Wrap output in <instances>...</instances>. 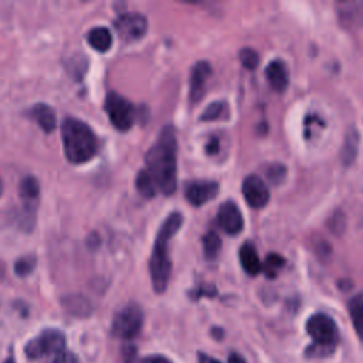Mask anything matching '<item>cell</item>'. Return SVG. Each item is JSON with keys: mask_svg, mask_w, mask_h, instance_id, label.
Listing matches in <instances>:
<instances>
[{"mask_svg": "<svg viewBox=\"0 0 363 363\" xmlns=\"http://www.w3.org/2000/svg\"><path fill=\"white\" fill-rule=\"evenodd\" d=\"M176 153L177 140L174 129L164 126L145 156V170L153 179L157 190L166 196L173 194L177 184Z\"/></svg>", "mask_w": 363, "mask_h": 363, "instance_id": "6da1fadb", "label": "cell"}, {"mask_svg": "<svg viewBox=\"0 0 363 363\" xmlns=\"http://www.w3.org/2000/svg\"><path fill=\"white\" fill-rule=\"evenodd\" d=\"M183 223V216L179 211L172 213L160 225L153 248L149 259V272L150 281L155 292L162 294L167 289L170 274H172V262L169 254V244L172 237L180 230Z\"/></svg>", "mask_w": 363, "mask_h": 363, "instance_id": "7a4b0ae2", "label": "cell"}, {"mask_svg": "<svg viewBox=\"0 0 363 363\" xmlns=\"http://www.w3.org/2000/svg\"><path fill=\"white\" fill-rule=\"evenodd\" d=\"M61 142L65 159L72 164H82L98 153V138L92 128L74 116H67L61 123Z\"/></svg>", "mask_w": 363, "mask_h": 363, "instance_id": "3957f363", "label": "cell"}, {"mask_svg": "<svg viewBox=\"0 0 363 363\" xmlns=\"http://www.w3.org/2000/svg\"><path fill=\"white\" fill-rule=\"evenodd\" d=\"M306 332L312 339V345L308 349L311 356H328L330 354L337 342L339 330L335 320L325 313H315L306 320Z\"/></svg>", "mask_w": 363, "mask_h": 363, "instance_id": "277c9868", "label": "cell"}, {"mask_svg": "<svg viewBox=\"0 0 363 363\" xmlns=\"http://www.w3.org/2000/svg\"><path fill=\"white\" fill-rule=\"evenodd\" d=\"M104 109L108 115V119L111 121L112 126L119 132L129 130L136 118V109L132 105L130 101H128L121 94L111 91L108 92L104 104Z\"/></svg>", "mask_w": 363, "mask_h": 363, "instance_id": "5b68a950", "label": "cell"}, {"mask_svg": "<svg viewBox=\"0 0 363 363\" xmlns=\"http://www.w3.org/2000/svg\"><path fill=\"white\" fill-rule=\"evenodd\" d=\"M24 350L28 359H41L51 354L57 356L65 350V336L58 329H44L26 345Z\"/></svg>", "mask_w": 363, "mask_h": 363, "instance_id": "8992f818", "label": "cell"}, {"mask_svg": "<svg viewBox=\"0 0 363 363\" xmlns=\"http://www.w3.org/2000/svg\"><path fill=\"white\" fill-rule=\"evenodd\" d=\"M143 325V312L139 305L128 303L121 308L112 319V333L119 339H133Z\"/></svg>", "mask_w": 363, "mask_h": 363, "instance_id": "52a82bcc", "label": "cell"}, {"mask_svg": "<svg viewBox=\"0 0 363 363\" xmlns=\"http://www.w3.org/2000/svg\"><path fill=\"white\" fill-rule=\"evenodd\" d=\"M121 40L132 43L140 40L147 31V20L139 13H123L113 21Z\"/></svg>", "mask_w": 363, "mask_h": 363, "instance_id": "ba28073f", "label": "cell"}, {"mask_svg": "<svg viewBox=\"0 0 363 363\" xmlns=\"http://www.w3.org/2000/svg\"><path fill=\"white\" fill-rule=\"evenodd\" d=\"M242 196L252 208H262L269 201L268 186L257 174H248L242 180Z\"/></svg>", "mask_w": 363, "mask_h": 363, "instance_id": "9c48e42d", "label": "cell"}, {"mask_svg": "<svg viewBox=\"0 0 363 363\" xmlns=\"http://www.w3.org/2000/svg\"><path fill=\"white\" fill-rule=\"evenodd\" d=\"M217 224L218 227L230 234L235 235L238 234L244 227V220L241 216L240 208L233 201H225L217 211Z\"/></svg>", "mask_w": 363, "mask_h": 363, "instance_id": "30bf717a", "label": "cell"}, {"mask_svg": "<svg viewBox=\"0 0 363 363\" xmlns=\"http://www.w3.org/2000/svg\"><path fill=\"white\" fill-rule=\"evenodd\" d=\"M210 74H211V65L207 61H199L191 68L190 81H189V99L191 104H196L203 98L206 82Z\"/></svg>", "mask_w": 363, "mask_h": 363, "instance_id": "8fae6325", "label": "cell"}, {"mask_svg": "<svg viewBox=\"0 0 363 363\" xmlns=\"http://www.w3.org/2000/svg\"><path fill=\"white\" fill-rule=\"evenodd\" d=\"M218 193L216 182H191L186 186V199L196 207L214 199Z\"/></svg>", "mask_w": 363, "mask_h": 363, "instance_id": "7c38bea8", "label": "cell"}, {"mask_svg": "<svg viewBox=\"0 0 363 363\" xmlns=\"http://www.w3.org/2000/svg\"><path fill=\"white\" fill-rule=\"evenodd\" d=\"M28 115L31 116L33 121H35V123L38 125V128L45 132V133H51L55 128H57V116L54 109L47 105V104H35L30 108Z\"/></svg>", "mask_w": 363, "mask_h": 363, "instance_id": "4fadbf2b", "label": "cell"}, {"mask_svg": "<svg viewBox=\"0 0 363 363\" xmlns=\"http://www.w3.org/2000/svg\"><path fill=\"white\" fill-rule=\"evenodd\" d=\"M337 14L346 27H356L363 23V1L337 3Z\"/></svg>", "mask_w": 363, "mask_h": 363, "instance_id": "5bb4252c", "label": "cell"}, {"mask_svg": "<svg viewBox=\"0 0 363 363\" xmlns=\"http://www.w3.org/2000/svg\"><path fill=\"white\" fill-rule=\"evenodd\" d=\"M265 77L269 85L278 92L285 91V88L288 86V69L285 62H282L281 60H274L268 64L265 69Z\"/></svg>", "mask_w": 363, "mask_h": 363, "instance_id": "9a60e30c", "label": "cell"}, {"mask_svg": "<svg viewBox=\"0 0 363 363\" xmlns=\"http://www.w3.org/2000/svg\"><path fill=\"white\" fill-rule=\"evenodd\" d=\"M18 194L24 203V210L34 211V203L40 196V183L34 176H26L18 184Z\"/></svg>", "mask_w": 363, "mask_h": 363, "instance_id": "2e32d148", "label": "cell"}, {"mask_svg": "<svg viewBox=\"0 0 363 363\" xmlns=\"http://www.w3.org/2000/svg\"><path fill=\"white\" fill-rule=\"evenodd\" d=\"M241 267L245 269L250 275H258L262 269V264L259 261V257L257 254L255 247L251 242H244L238 252Z\"/></svg>", "mask_w": 363, "mask_h": 363, "instance_id": "e0dca14e", "label": "cell"}, {"mask_svg": "<svg viewBox=\"0 0 363 363\" xmlns=\"http://www.w3.org/2000/svg\"><path fill=\"white\" fill-rule=\"evenodd\" d=\"M88 44L98 52H106L112 47V34L106 27L98 26L88 31L86 34Z\"/></svg>", "mask_w": 363, "mask_h": 363, "instance_id": "ac0fdd59", "label": "cell"}, {"mask_svg": "<svg viewBox=\"0 0 363 363\" xmlns=\"http://www.w3.org/2000/svg\"><path fill=\"white\" fill-rule=\"evenodd\" d=\"M347 308H349L353 328H354L359 339L363 342V292L354 295L349 301Z\"/></svg>", "mask_w": 363, "mask_h": 363, "instance_id": "d6986e66", "label": "cell"}, {"mask_svg": "<svg viewBox=\"0 0 363 363\" xmlns=\"http://www.w3.org/2000/svg\"><path fill=\"white\" fill-rule=\"evenodd\" d=\"M357 145H359V132L354 128H350L345 135V143L342 147V162L345 164H350L356 155H357Z\"/></svg>", "mask_w": 363, "mask_h": 363, "instance_id": "ffe728a7", "label": "cell"}, {"mask_svg": "<svg viewBox=\"0 0 363 363\" xmlns=\"http://www.w3.org/2000/svg\"><path fill=\"white\" fill-rule=\"evenodd\" d=\"M135 186H136L138 191H139L143 197H146V199H152V197L156 196L157 187H156L153 179L150 177V174H149L145 169H142V170L138 173L136 180H135Z\"/></svg>", "mask_w": 363, "mask_h": 363, "instance_id": "44dd1931", "label": "cell"}, {"mask_svg": "<svg viewBox=\"0 0 363 363\" xmlns=\"http://www.w3.org/2000/svg\"><path fill=\"white\" fill-rule=\"evenodd\" d=\"M221 248V240L220 235L214 231L210 230L204 237H203V250L204 255L207 259H214L218 255V251Z\"/></svg>", "mask_w": 363, "mask_h": 363, "instance_id": "7402d4cb", "label": "cell"}, {"mask_svg": "<svg viewBox=\"0 0 363 363\" xmlns=\"http://www.w3.org/2000/svg\"><path fill=\"white\" fill-rule=\"evenodd\" d=\"M64 306L69 313H74L77 316H84L89 313V302L84 296H67L64 301Z\"/></svg>", "mask_w": 363, "mask_h": 363, "instance_id": "603a6c76", "label": "cell"}, {"mask_svg": "<svg viewBox=\"0 0 363 363\" xmlns=\"http://www.w3.org/2000/svg\"><path fill=\"white\" fill-rule=\"evenodd\" d=\"M35 264H37L35 255H33V254L23 255V257H20V258L16 261V264H14V272H16V275H18V277H27V275H30V274L34 271Z\"/></svg>", "mask_w": 363, "mask_h": 363, "instance_id": "cb8c5ba5", "label": "cell"}, {"mask_svg": "<svg viewBox=\"0 0 363 363\" xmlns=\"http://www.w3.org/2000/svg\"><path fill=\"white\" fill-rule=\"evenodd\" d=\"M227 105L223 101H214L213 104H210L200 115V121L201 122H208V121H216L218 118L223 116V113L225 112Z\"/></svg>", "mask_w": 363, "mask_h": 363, "instance_id": "d4e9b609", "label": "cell"}, {"mask_svg": "<svg viewBox=\"0 0 363 363\" xmlns=\"http://www.w3.org/2000/svg\"><path fill=\"white\" fill-rule=\"evenodd\" d=\"M240 61L247 69H254V68H257L259 58H258V54L255 50L245 47L240 51Z\"/></svg>", "mask_w": 363, "mask_h": 363, "instance_id": "484cf974", "label": "cell"}, {"mask_svg": "<svg viewBox=\"0 0 363 363\" xmlns=\"http://www.w3.org/2000/svg\"><path fill=\"white\" fill-rule=\"evenodd\" d=\"M285 259L278 254H269L265 259V274L268 277H275V274L284 267Z\"/></svg>", "mask_w": 363, "mask_h": 363, "instance_id": "4316f807", "label": "cell"}, {"mask_svg": "<svg viewBox=\"0 0 363 363\" xmlns=\"http://www.w3.org/2000/svg\"><path fill=\"white\" fill-rule=\"evenodd\" d=\"M268 180H271V183H279L281 180H284L286 170L284 166L281 164H272L268 167V170H265Z\"/></svg>", "mask_w": 363, "mask_h": 363, "instance_id": "83f0119b", "label": "cell"}, {"mask_svg": "<svg viewBox=\"0 0 363 363\" xmlns=\"http://www.w3.org/2000/svg\"><path fill=\"white\" fill-rule=\"evenodd\" d=\"M52 363H79V362H78V359L75 357V354H72L71 352L64 350V352L58 353L57 356H54Z\"/></svg>", "mask_w": 363, "mask_h": 363, "instance_id": "f1b7e54d", "label": "cell"}, {"mask_svg": "<svg viewBox=\"0 0 363 363\" xmlns=\"http://www.w3.org/2000/svg\"><path fill=\"white\" fill-rule=\"evenodd\" d=\"M139 363H172L166 356L162 354H152V356H146L143 357Z\"/></svg>", "mask_w": 363, "mask_h": 363, "instance_id": "f546056e", "label": "cell"}, {"mask_svg": "<svg viewBox=\"0 0 363 363\" xmlns=\"http://www.w3.org/2000/svg\"><path fill=\"white\" fill-rule=\"evenodd\" d=\"M199 363H220L217 359L208 356V354H204V353H199Z\"/></svg>", "mask_w": 363, "mask_h": 363, "instance_id": "4dcf8cb0", "label": "cell"}, {"mask_svg": "<svg viewBox=\"0 0 363 363\" xmlns=\"http://www.w3.org/2000/svg\"><path fill=\"white\" fill-rule=\"evenodd\" d=\"M227 363H247L245 362V359L241 356V354H238V353H231L230 356H228V362Z\"/></svg>", "mask_w": 363, "mask_h": 363, "instance_id": "1f68e13d", "label": "cell"}, {"mask_svg": "<svg viewBox=\"0 0 363 363\" xmlns=\"http://www.w3.org/2000/svg\"><path fill=\"white\" fill-rule=\"evenodd\" d=\"M217 150H218V142H217V139H211L210 143L207 145V153L214 155Z\"/></svg>", "mask_w": 363, "mask_h": 363, "instance_id": "d6a6232c", "label": "cell"}, {"mask_svg": "<svg viewBox=\"0 0 363 363\" xmlns=\"http://www.w3.org/2000/svg\"><path fill=\"white\" fill-rule=\"evenodd\" d=\"M3 363H16V360H14V357H13V356H9Z\"/></svg>", "mask_w": 363, "mask_h": 363, "instance_id": "836d02e7", "label": "cell"}, {"mask_svg": "<svg viewBox=\"0 0 363 363\" xmlns=\"http://www.w3.org/2000/svg\"><path fill=\"white\" fill-rule=\"evenodd\" d=\"M3 194V182H1V177H0V197Z\"/></svg>", "mask_w": 363, "mask_h": 363, "instance_id": "e575fe53", "label": "cell"}]
</instances>
